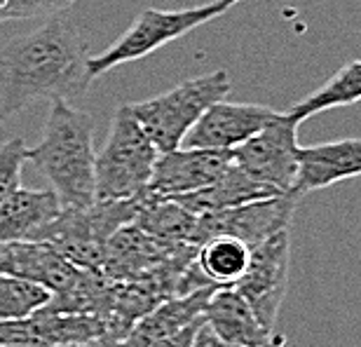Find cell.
<instances>
[{"label":"cell","mask_w":361,"mask_h":347,"mask_svg":"<svg viewBox=\"0 0 361 347\" xmlns=\"http://www.w3.org/2000/svg\"><path fill=\"white\" fill-rule=\"evenodd\" d=\"M61 214V205L52 190L17 188L0 205V244L28 242Z\"/></svg>","instance_id":"ac0fdd59"},{"label":"cell","mask_w":361,"mask_h":347,"mask_svg":"<svg viewBox=\"0 0 361 347\" xmlns=\"http://www.w3.org/2000/svg\"><path fill=\"white\" fill-rule=\"evenodd\" d=\"M288 272H291V233L286 228L251 247L247 272L235 284L263 322V327L272 331L277 327L281 303L288 291Z\"/></svg>","instance_id":"ba28073f"},{"label":"cell","mask_w":361,"mask_h":347,"mask_svg":"<svg viewBox=\"0 0 361 347\" xmlns=\"http://www.w3.org/2000/svg\"><path fill=\"white\" fill-rule=\"evenodd\" d=\"M75 347H101V343H92V345H75Z\"/></svg>","instance_id":"f1b7e54d"},{"label":"cell","mask_w":361,"mask_h":347,"mask_svg":"<svg viewBox=\"0 0 361 347\" xmlns=\"http://www.w3.org/2000/svg\"><path fill=\"white\" fill-rule=\"evenodd\" d=\"M361 101V59L348 61L343 68H338L334 75L324 83L319 90L307 94L305 99L288 108V115L298 122H305L307 118H314L331 108L352 106Z\"/></svg>","instance_id":"ffe728a7"},{"label":"cell","mask_w":361,"mask_h":347,"mask_svg":"<svg viewBox=\"0 0 361 347\" xmlns=\"http://www.w3.org/2000/svg\"><path fill=\"white\" fill-rule=\"evenodd\" d=\"M207 331L223 343L244 347H284V336L263 327L247 298L235 286H219L202 312Z\"/></svg>","instance_id":"4fadbf2b"},{"label":"cell","mask_w":361,"mask_h":347,"mask_svg":"<svg viewBox=\"0 0 361 347\" xmlns=\"http://www.w3.org/2000/svg\"><path fill=\"white\" fill-rule=\"evenodd\" d=\"M5 5H7V0H0V10H3Z\"/></svg>","instance_id":"f546056e"},{"label":"cell","mask_w":361,"mask_h":347,"mask_svg":"<svg viewBox=\"0 0 361 347\" xmlns=\"http://www.w3.org/2000/svg\"><path fill=\"white\" fill-rule=\"evenodd\" d=\"M78 0H7L0 10V24L5 21H24L40 17H56L59 12L68 10Z\"/></svg>","instance_id":"cb8c5ba5"},{"label":"cell","mask_w":361,"mask_h":347,"mask_svg":"<svg viewBox=\"0 0 361 347\" xmlns=\"http://www.w3.org/2000/svg\"><path fill=\"white\" fill-rule=\"evenodd\" d=\"M251 247L237 237L219 235L197 247L195 263L214 286H235L249 267Z\"/></svg>","instance_id":"44dd1931"},{"label":"cell","mask_w":361,"mask_h":347,"mask_svg":"<svg viewBox=\"0 0 361 347\" xmlns=\"http://www.w3.org/2000/svg\"><path fill=\"white\" fill-rule=\"evenodd\" d=\"M185 249H190V244L164 242L141 230L136 223H129L108 240L99 272L113 281H134Z\"/></svg>","instance_id":"5bb4252c"},{"label":"cell","mask_w":361,"mask_h":347,"mask_svg":"<svg viewBox=\"0 0 361 347\" xmlns=\"http://www.w3.org/2000/svg\"><path fill=\"white\" fill-rule=\"evenodd\" d=\"M272 195H279V193L256 183L254 178H249L247 174L233 162L221 174V178L216 181V183H212L209 188H202L197 193L180 195V197H174V202L183 207L188 214L207 216V214L226 212V209L249 205V202H256L263 197H272Z\"/></svg>","instance_id":"d6986e66"},{"label":"cell","mask_w":361,"mask_h":347,"mask_svg":"<svg viewBox=\"0 0 361 347\" xmlns=\"http://www.w3.org/2000/svg\"><path fill=\"white\" fill-rule=\"evenodd\" d=\"M94 120L68 101H52L42 139L26 150L31 162L49 181L61 209H82L94 202Z\"/></svg>","instance_id":"7a4b0ae2"},{"label":"cell","mask_w":361,"mask_h":347,"mask_svg":"<svg viewBox=\"0 0 361 347\" xmlns=\"http://www.w3.org/2000/svg\"><path fill=\"white\" fill-rule=\"evenodd\" d=\"M298 200L300 197H295L293 193L272 195V197L249 202L226 212L197 216V247L219 235L237 237L249 247H256L274 233L291 226Z\"/></svg>","instance_id":"9c48e42d"},{"label":"cell","mask_w":361,"mask_h":347,"mask_svg":"<svg viewBox=\"0 0 361 347\" xmlns=\"http://www.w3.org/2000/svg\"><path fill=\"white\" fill-rule=\"evenodd\" d=\"M82 267H75L47 242H10L0 244V274L40 284L61 296L75 286Z\"/></svg>","instance_id":"9a60e30c"},{"label":"cell","mask_w":361,"mask_h":347,"mask_svg":"<svg viewBox=\"0 0 361 347\" xmlns=\"http://www.w3.org/2000/svg\"><path fill=\"white\" fill-rule=\"evenodd\" d=\"M361 176V139H341L317 143L298 150V171L293 181V195L324 190L341 181Z\"/></svg>","instance_id":"2e32d148"},{"label":"cell","mask_w":361,"mask_h":347,"mask_svg":"<svg viewBox=\"0 0 361 347\" xmlns=\"http://www.w3.org/2000/svg\"><path fill=\"white\" fill-rule=\"evenodd\" d=\"M230 7L226 0L185 7V10H157L146 7L139 12V17L132 21V26L113 42L106 52L90 56V75L92 80L108 71L122 66V63L143 59V56L157 52L160 47L169 45L178 38H183L202 24H209L212 19L221 17Z\"/></svg>","instance_id":"8992f818"},{"label":"cell","mask_w":361,"mask_h":347,"mask_svg":"<svg viewBox=\"0 0 361 347\" xmlns=\"http://www.w3.org/2000/svg\"><path fill=\"white\" fill-rule=\"evenodd\" d=\"M108 338L106 324L99 317L56 312L42 308L26 319L0 322V345L24 347H75L92 345Z\"/></svg>","instance_id":"30bf717a"},{"label":"cell","mask_w":361,"mask_h":347,"mask_svg":"<svg viewBox=\"0 0 361 347\" xmlns=\"http://www.w3.org/2000/svg\"><path fill=\"white\" fill-rule=\"evenodd\" d=\"M52 300V291L33 281L0 274V322H19Z\"/></svg>","instance_id":"7402d4cb"},{"label":"cell","mask_w":361,"mask_h":347,"mask_svg":"<svg viewBox=\"0 0 361 347\" xmlns=\"http://www.w3.org/2000/svg\"><path fill=\"white\" fill-rule=\"evenodd\" d=\"M228 3V7H233V5H240V3H244V0H226Z\"/></svg>","instance_id":"83f0119b"},{"label":"cell","mask_w":361,"mask_h":347,"mask_svg":"<svg viewBox=\"0 0 361 347\" xmlns=\"http://www.w3.org/2000/svg\"><path fill=\"white\" fill-rule=\"evenodd\" d=\"M90 49L80 28L52 17L0 49V125L33 101H71L90 90Z\"/></svg>","instance_id":"6da1fadb"},{"label":"cell","mask_w":361,"mask_h":347,"mask_svg":"<svg viewBox=\"0 0 361 347\" xmlns=\"http://www.w3.org/2000/svg\"><path fill=\"white\" fill-rule=\"evenodd\" d=\"M274 115L277 111L261 104H230L226 99L216 101L195 122L183 146L200 150H235L261 132Z\"/></svg>","instance_id":"7c38bea8"},{"label":"cell","mask_w":361,"mask_h":347,"mask_svg":"<svg viewBox=\"0 0 361 347\" xmlns=\"http://www.w3.org/2000/svg\"><path fill=\"white\" fill-rule=\"evenodd\" d=\"M207 347H244V345H233V343H223L219 338H214L212 334L207 331Z\"/></svg>","instance_id":"484cf974"},{"label":"cell","mask_w":361,"mask_h":347,"mask_svg":"<svg viewBox=\"0 0 361 347\" xmlns=\"http://www.w3.org/2000/svg\"><path fill=\"white\" fill-rule=\"evenodd\" d=\"M143 195L120 202H92L82 209H61L31 242H47L82 270H101L108 240L141 212Z\"/></svg>","instance_id":"5b68a950"},{"label":"cell","mask_w":361,"mask_h":347,"mask_svg":"<svg viewBox=\"0 0 361 347\" xmlns=\"http://www.w3.org/2000/svg\"><path fill=\"white\" fill-rule=\"evenodd\" d=\"M0 347H24V345H0Z\"/></svg>","instance_id":"4dcf8cb0"},{"label":"cell","mask_w":361,"mask_h":347,"mask_svg":"<svg viewBox=\"0 0 361 347\" xmlns=\"http://www.w3.org/2000/svg\"><path fill=\"white\" fill-rule=\"evenodd\" d=\"M230 90H233V83H230L228 71L219 68L183 80L153 99L127 104V108L139 122L143 134L157 148V153H171L183 146L188 132L204 115L207 108L226 99Z\"/></svg>","instance_id":"3957f363"},{"label":"cell","mask_w":361,"mask_h":347,"mask_svg":"<svg viewBox=\"0 0 361 347\" xmlns=\"http://www.w3.org/2000/svg\"><path fill=\"white\" fill-rule=\"evenodd\" d=\"M298 127L288 113H277L261 132L233 150V162L256 183L279 195L291 193L298 171Z\"/></svg>","instance_id":"52a82bcc"},{"label":"cell","mask_w":361,"mask_h":347,"mask_svg":"<svg viewBox=\"0 0 361 347\" xmlns=\"http://www.w3.org/2000/svg\"><path fill=\"white\" fill-rule=\"evenodd\" d=\"M230 164L233 150L176 148L171 153H160L143 195L148 200H174L197 193L216 183Z\"/></svg>","instance_id":"8fae6325"},{"label":"cell","mask_w":361,"mask_h":347,"mask_svg":"<svg viewBox=\"0 0 361 347\" xmlns=\"http://www.w3.org/2000/svg\"><path fill=\"white\" fill-rule=\"evenodd\" d=\"M157 155V148L143 134L127 104H120L104 148L94 160V202L141 197L153 176Z\"/></svg>","instance_id":"277c9868"},{"label":"cell","mask_w":361,"mask_h":347,"mask_svg":"<svg viewBox=\"0 0 361 347\" xmlns=\"http://www.w3.org/2000/svg\"><path fill=\"white\" fill-rule=\"evenodd\" d=\"M26 141L21 136L5 141L0 146V205L10 197V195L19 188L21 181V169L26 162Z\"/></svg>","instance_id":"603a6c76"},{"label":"cell","mask_w":361,"mask_h":347,"mask_svg":"<svg viewBox=\"0 0 361 347\" xmlns=\"http://www.w3.org/2000/svg\"><path fill=\"white\" fill-rule=\"evenodd\" d=\"M202 327H204V319L190 324V327H185L183 331H178V334L164 338V341H160V343H155L153 347H192L195 341H197V334H200Z\"/></svg>","instance_id":"d4e9b609"},{"label":"cell","mask_w":361,"mask_h":347,"mask_svg":"<svg viewBox=\"0 0 361 347\" xmlns=\"http://www.w3.org/2000/svg\"><path fill=\"white\" fill-rule=\"evenodd\" d=\"M192 347H207V327H202L200 329V334H197V341H195Z\"/></svg>","instance_id":"4316f807"},{"label":"cell","mask_w":361,"mask_h":347,"mask_svg":"<svg viewBox=\"0 0 361 347\" xmlns=\"http://www.w3.org/2000/svg\"><path fill=\"white\" fill-rule=\"evenodd\" d=\"M214 288H202L190 296H180V298H169L160 303L155 310L143 315L139 322L129 329V334L120 341H101V347H153L155 343L164 338L178 334L185 327L195 322H202V312L212 296Z\"/></svg>","instance_id":"e0dca14e"}]
</instances>
